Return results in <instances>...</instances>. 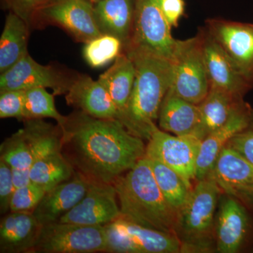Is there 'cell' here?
<instances>
[{"instance_id":"cell-1","label":"cell","mask_w":253,"mask_h":253,"mask_svg":"<svg viewBox=\"0 0 253 253\" xmlns=\"http://www.w3.org/2000/svg\"><path fill=\"white\" fill-rule=\"evenodd\" d=\"M60 127L63 156L91 181L113 184L146 155L144 139L118 120L99 119L79 110Z\"/></svg>"},{"instance_id":"cell-2","label":"cell","mask_w":253,"mask_h":253,"mask_svg":"<svg viewBox=\"0 0 253 253\" xmlns=\"http://www.w3.org/2000/svg\"><path fill=\"white\" fill-rule=\"evenodd\" d=\"M134 63L135 80L120 122L138 137L149 141L158 127L160 109L172 81V60L142 50L123 51Z\"/></svg>"},{"instance_id":"cell-3","label":"cell","mask_w":253,"mask_h":253,"mask_svg":"<svg viewBox=\"0 0 253 253\" xmlns=\"http://www.w3.org/2000/svg\"><path fill=\"white\" fill-rule=\"evenodd\" d=\"M113 184L122 217L145 227L175 235L177 212L163 196L147 158H141Z\"/></svg>"},{"instance_id":"cell-4","label":"cell","mask_w":253,"mask_h":253,"mask_svg":"<svg viewBox=\"0 0 253 253\" xmlns=\"http://www.w3.org/2000/svg\"><path fill=\"white\" fill-rule=\"evenodd\" d=\"M220 188L210 178L198 181L184 206L177 213L175 235L181 253H206L212 250L214 219Z\"/></svg>"},{"instance_id":"cell-5","label":"cell","mask_w":253,"mask_h":253,"mask_svg":"<svg viewBox=\"0 0 253 253\" xmlns=\"http://www.w3.org/2000/svg\"><path fill=\"white\" fill-rule=\"evenodd\" d=\"M172 63V81L169 90L189 102L201 104L209 92L211 83L200 30L193 38L176 41Z\"/></svg>"},{"instance_id":"cell-6","label":"cell","mask_w":253,"mask_h":253,"mask_svg":"<svg viewBox=\"0 0 253 253\" xmlns=\"http://www.w3.org/2000/svg\"><path fill=\"white\" fill-rule=\"evenodd\" d=\"M106 249L104 226L56 221L42 226L32 253H106Z\"/></svg>"},{"instance_id":"cell-7","label":"cell","mask_w":253,"mask_h":253,"mask_svg":"<svg viewBox=\"0 0 253 253\" xmlns=\"http://www.w3.org/2000/svg\"><path fill=\"white\" fill-rule=\"evenodd\" d=\"M162 0H135L130 44L125 50H142L172 60L176 41L162 9Z\"/></svg>"},{"instance_id":"cell-8","label":"cell","mask_w":253,"mask_h":253,"mask_svg":"<svg viewBox=\"0 0 253 253\" xmlns=\"http://www.w3.org/2000/svg\"><path fill=\"white\" fill-rule=\"evenodd\" d=\"M110 253H181V243L174 234L145 227L121 216L104 226Z\"/></svg>"},{"instance_id":"cell-9","label":"cell","mask_w":253,"mask_h":253,"mask_svg":"<svg viewBox=\"0 0 253 253\" xmlns=\"http://www.w3.org/2000/svg\"><path fill=\"white\" fill-rule=\"evenodd\" d=\"M148 141L145 157L171 168L189 184L196 179L201 139L194 135L171 134L158 126Z\"/></svg>"},{"instance_id":"cell-10","label":"cell","mask_w":253,"mask_h":253,"mask_svg":"<svg viewBox=\"0 0 253 253\" xmlns=\"http://www.w3.org/2000/svg\"><path fill=\"white\" fill-rule=\"evenodd\" d=\"M36 24L59 26L83 43L102 35L96 26L90 0H53L37 13L32 23Z\"/></svg>"},{"instance_id":"cell-11","label":"cell","mask_w":253,"mask_h":253,"mask_svg":"<svg viewBox=\"0 0 253 253\" xmlns=\"http://www.w3.org/2000/svg\"><path fill=\"white\" fill-rule=\"evenodd\" d=\"M205 29L220 46L241 74L253 84V24L209 18Z\"/></svg>"},{"instance_id":"cell-12","label":"cell","mask_w":253,"mask_h":253,"mask_svg":"<svg viewBox=\"0 0 253 253\" xmlns=\"http://www.w3.org/2000/svg\"><path fill=\"white\" fill-rule=\"evenodd\" d=\"M76 77L54 66H43L27 53L9 69L1 73L0 91L44 87L52 89L56 96L66 94Z\"/></svg>"},{"instance_id":"cell-13","label":"cell","mask_w":253,"mask_h":253,"mask_svg":"<svg viewBox=\"0 0 253 253\" xmlns=\"http://www.w3.org/2000/svg\"><path fill=\"white\" fill-rule=\"evenodd\" d=\"M113 184L90 181L85 196L61 222L89 226H105L122 216Z\"/></svg>"},{"instance_id":"cell-14","label":"cell","mask_w":253,"mask_h":253,"mask_svg":"<svg viewBox=\"0 0 253 253\" xmlns=\"http://www.w3.org/2000/svg\"><path fill=\"white\" fill-rule=\"evenodd\" d=\"M202 33L205 63L211 87L217 88L243 98L253 83L241 74L220 46L210 36L205 28Z\"/></svg>"},{"instance_id":"cell-15","label":"cell","mask_w":253,"mask_h":253,"mask_svg":"<svg viewBox=\"0 0 253 253\" xmlns=\"http://www.w3.org/2000/svg\"><path fill=\"white\" fill-rule=\"evenodd\" d=\"M249 229V216L244 205L234 196L221 198L214 219L216 250L236 253L244 244Z\"/></svg>"},{"instance_id":"cell-16","label":"cell","mask_w":253,"mask_h":253,"mask_svg":"<svg viewBox=\"0 0 253 253\" xmlns=\"http://www.w3.org/2000/svg\"><path fill=\"white\" fill-rule=\"evenodd\" d=\"M253 126V111L246 103L236 110L227 122L201 141L196 168V179H206L212 170L223 148L231 138Z\"/></svg>"},{"instance_id":"cell-17","label":"cell","mask_w":253,"mask_h":253,"mask_svg":"<svg viewBox=\"0 0 253 253\" xmlns=\"http://www.w3.org/2000/svg\"><path fill=\"white\" fill-rule=\"evenodd\" d=\"M90 181L76 172L69 180L46 191L33 214L42 226L59 221L85 196Z\"/></svg>"},{"instance_id":"cell-18","label":"cell","mask_w":253,"mask_h":253,"mask_svg":"<svg viewBox=\"0 0 253 253\" xmlns=\"http://www.w3.org/2000/svg\"><path fill=\"white\" fill-rule=\"evenodd\" d=\"M66 101L92 117L119 121V113L105 86L87 75L76 76L66 94Z\"/></svg>"},{"instance_id":"cell-19","label":"cell","mask_w":253,"mask_h":253,"mask_svg":"<svg viewBox=\"0 0 253 253\" xmlns=\"http://www.w3.org/2000/svg\"><path fill=\"white\" fill-rule=\"evenodd\" d=\"M96 26L102 35L116 37L126 49L130 44L135 0H100L94 4Z\"/></svg>"},{"instance_id":"cell-20","label":"cell","mask_w":253,"mask_h":253,"mask_svg":"<svg viewBox=\"0 0 253 253\" xmlns=\"http://www.w3.org/2000/svg\"><path fill=\"white\" fill-rule=\"evenodd\" d=\"M206 178L215 181L224 194L236 198L253 182V164L236 150L225 146Z\"/></svg>"},{"instance_id":"cell-21","label":"cell","mask_w":253,"mask_h":253,"mask_svg":"<svg viewBox=\"0 0 253 253\" xmlns=\"http://www.w3.org/2000/svg\"><path fill=\"white\" fill-rule=\"evenodd\" d=\"M42 226L33 212H10L0 221V253H32Z\"/></svg>"},{"instance_id":"cell-22","label":"cell","mask_w":253,"mask_h":253,"mask_svg":"<svg viewBox=\"0 0 253 253\" xmlns=\"http://www.w3.org/2000/svg\"><path fill=\"white\" fill-rule=\"evenodd\" d=\"M160 129L176 136L194 135L200 122L199 106L168 91L159 116Z\"/></svg>"},{"instance_id":"cell-23","label":"cell","mask_w":253,"mask_h":253,"mask_svg":"<svg viewBox=\"0 0 253 253\" xmlns=\"http://www.w3.org/2000/svg\"><path fill=\"white\" fill-rule=\"evenodd\" d=\"M244 103L242 98L211 87L206 97L199 104L200 122L194 136L202 141L212 131L224 126Z\"/></svg>"},{"instance_id":"cell-24","label":"cell","mask_w":253,"mask_h":253,"mask_svg":"<svg viewBox=\"0 0 253 253\" xmlns=\"http://www.w3.org/2000/svg\"><path fill=\"white\" fill-rule=\"evenodd\" d=\"M135 76V66L132 60L122 51L114 60L112 66L98 78L118 110L119 121L130 97Z\"/></svg>"},{"instance_id":"cell-25","label":"cell","mask_w":253,"mask_h":253,"mask_svg":"<svg viewBox=\"0 0 253 253\" xmlns=\"http://www.w3.org/2000/svg\"><path fill=\"white\" fill-rule=\"evenodd\" d=\"M29 30L22 18L9 11L0 38V73L7 71L28 53Z\"/></svg>"},{"instance_id":"cell-26","label":"cell","mask_w":253,"mask_h":253,"mask_svg":"<svg viewBox=\"0 0 253 253\" xmlns=\"http://www.w3.org/2000/svg\"><path fill=\"white\" fill-rule=\"evenodd\" d=\"M76 170L63 156L61 150L43 155L35 160L30 169L31 181L46 191L69 180Z\"/></svg>"},{"instance_id":"cell-27","label":"cell","mask_w":253,"mask_h":253,"mask_svg":"<svg viewBox=\"0 0 253 253\" xmlns=\"http://www.w3.org/2000/svg\"><path fill=\"white\" fill-rule=\"evenodd\" d=\"M149 160L155 179L163 196L178 213L189 199L193 189L192 184L163 163L155 160Z\"/></svg>"},{"instance_id":"cell-28","label":"cell","mask_w":253,"mask_h":253,"mask_svg":"<svg viewBox=\"0 0 253 253\" xmlns=\"http://www.w3.org/2000/svg\"><path fill=\"white\" fill-rule=\"evenodd\" d=\"M54 94H50L44 87H36L26 90L24 120L52 118L60 126L66 120L56 109Z\"/></svg>"},{"instance_id":"cell-29","label":"cell","mask_w":253,"mask_h":253,"mask_svg":"<svg viewBox=\"0 0 253 253\" xmlns=\"http://www.w3.org/2000/svg\"><path fill=\"white\" fill-rule=\"evenodd\" d=\"M0 160L12 169H31L34 157L23 128L1 143Z\"/></svg>"},{"instance_id":"cell-30","label":"cell","mask_w":253,"mask_h":253,"mask_svg":"<svg viewBox=\"0 0 253 253\" xmlns=\"http://www.w3.org/2000/svg\"><path fill=\"white\" fill-rule=\"evenodd\" d=\"M83 56L92 68L106 66L119 56L123 51L122 42L116 37L101 35L84 43Z\"/></svg>"},{"instance_id":"cell-31","label":"cell","mask_w":253,"mask_h":253,"mask_svg":"<svg viewBox=\"0 0 253 253\" xmlns=\"http://www.w3.org/2000/svg\"><path fill=\"white\" fill-rule=\"evenodd\" d=\"M46 192L41 186L33 182L16 189L10 204L9 212H33Z\"/></svg>"},{"instance_id":"cell-32","label":"cell","mask_w":253,"mask_h":253,"mask_svg":"<svg viewBox=\"0 0 253 253\" xmlns=\"http://www.w3.org/2000/svg\"><path fill=\"white\" fill-rule=\"evenodd\" d=\"M26 90L0 91V118L24 120Z\"/></svg>"},{"instance_id":"cell-33","label":"cell","mask_w":253,"mask_h":253,"mask_svg":"<svg viewBox=\"0 0 253 253\" xmlns=\"http://www.w3.org/2000/svg\"><path fill=\"white\" fill-rule=\"evenodd\" d=\"M10 11L22 18L31 27L35 16L53 0H4Z\"/></svg>"},{"instance_id":"cell-34","label":"cell","mask_w":253,"mask_h":253,"mask_svg":"<svg viewBox=\"0 0 253 253\" xmlns=\"http://www.w3.org/2000/svg\"><path fill=\"white\" fill-rule=\"evenodd\" d=\"M15 190L12 169L4 161L0 160V211L1 214L10 211V204Z\"/></svg>"},{"instance_id":"cell-35","label":"cell","mask_w":253,"mask_h":253,"mask_svg":"<svg viewBox=\"0 0 253 253\" xmlns=\"http://www.w3.org/2000/svg\"><path fill=\"white\" fill-rule=\"evenodd\" d=\"M226 146L236 150L253 164V126L231 138Z\"/></svg>"},{"instance_id":"cell-36","label":"cell","mask_w":253,"mask_h":253,"mask_svg":"<svg viewBox=\"0 0 253 253\" xmlns=\"http://www.w3.org/2000/svg\"><path fill=\"white\" fill-rule=\"evenodd\" d=\"M161 4L163 13L169 25L172 27H176L184 13V0H162Z\"/></svg>"},{"instance_id":"cell-37","label":"cell","mask_w":253,"mask_h":253,"mask_svg":"<svg viewBox=\"0 0 253 253\" xmlns=\"http://www.w3.org/2000/svg\"><path fill=\"white\" fill-rule=\"evenodd\" d=\"M13 181L16 189L22 187L31 183L30 169H12Z\"/></svg>"},{"instance_id":"cell-38","label":"cell","mask_w":253,"mask_h":253,"mask_svg":"<svg viewBox=\"0 0 253 253\" xmlns=\"http://www.w3.org/2000/svg\"><path fill=\"white\" fill-rule=\"evenodd\" d=\"M236 198L244 204L253 206V182L241 190Z\"/></svg>"},{"instance_id":"cell-39","label":"cell","mask_w":253,"mask_h":253,"mask_svg":"<svg viewBox=\"0 0 253 253\" xmlns=\"http://www.w3.org/2000/svg\"><path fill=\"white\" fill-rule=\"evenodd\" d=\"M90 1L93 3V4H94V3L97 2V1H100V0H90Z\"/></svg>"}]
</instances>
